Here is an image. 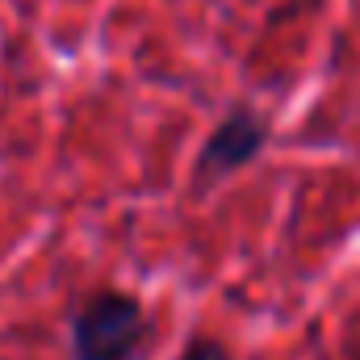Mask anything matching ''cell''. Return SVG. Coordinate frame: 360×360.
I'll list each match as a JSON object with an SVG mask.
<instances>
[{"label":"cell","mask_w":360,"mask_h":360,"mask_svg":"<svg viewBox=\"0 0 360 360\" xmlns=\"http://www.w3.org/2000/svg\"><path fill=\"white\" fill-rule=\"evenodd\" d=\"M176 360H231V356H226V348H222L218 340L197 335V340H188V348H184Z\"/></svg>","instance_id":"3"},{"label":"cell","mask_w":360,"mask_h":360,"mask_svg":"<svg viewBox=\"0 0 360 360\" xmlns=\"http://www.w3.org/2000/svg\"><path fill=\"white\" fill-rule=\"evenodd\" d=\"M264 143H269V126H264L260 113H252V109L226 113L210 130V139H205V147L197 155V180H222L226 172L252 164L264 151Z\"/></svg>","instance_id":"2"},{"label":"cell","mask_w":360,"mask_h":360,"mask_svg":"<svg viewBox=\"0 0 360 360\" xmlns=\"http://www.w3.org/2000/svg\"><path fill=\"white\" fill-rule=\"evenodd\" d=\"M147 314L126 289H96L72 314V360H134Z\"/></svg>","instance_id":"1"}]
</instances>
